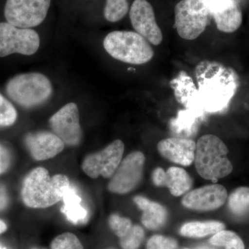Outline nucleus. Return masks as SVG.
<instances>
[{
  "label": "nucleus",
  "instance_id": "c85d7f7f",
  "mask_svg": "<svg viewBox=\"0 0 249 249\" xmlns=\"http://www.w3.org/2000/svg\"><path fill=\"white\" fill-rule=\"evenodd\" d=\"M8 201L9 199H8L6 189L4 186L0 183V211H2L7 206Z\"/></svg>",
  "mask_w": 249,
  "mask_h": 249
},
{
  "label": "nucleus",
  "instance_id": "cd10ccee",
  "mask_svg": "<svg viewBox=\"0 0 249 249\" xmlns=\"http://www.w3.org/2000/svg\"><path fill=\"white\" fill-rule=\"evenodd\" d=\"M11 165V155L9 150L0 144V175L6 173Z\"/></svg>",
  "mask_w": 249,
  "mask_h": 249
},
{
  "label": "nucleus",
  "instance_id": "6ab92c4d",
  "mask_svg": "<svg viewBox=\"0 0 249 249\" xmlns=\"http://www.w3.org/2000/svg\"><path fill=\"white\" fill-rule=\"evenodd\" d=\"M224 229V224L218 221L191 222L183 224L180 229V234L184 237L200 238L210 235H214Z\"/></svg>",
  "mask_w": 249,
  "mask_h": 249
},
{
  "label": "nucleus",
  "instance_id": "412c9836",
  "mask_svg": "<svg viewBox=\"0 0 249 249\" xmlns=\"http://www.w3.org/2000/svg\"><path fill=\"white\" fill-rule=\"evenodd\" d=\"M210 243L214 247H223L225 249H245V245L240 236L235 232L225 229L214 234L210 240Z\"/></svg>",
  "mask_w": 249,
  "mask_h": 249
},
{
  "label": "nucleus",
  "instance_id": "f03ea898",
  "mask_svg": "<svg viewBox=\"0 0 249 249\" xmlns=\"http://www.w3.org/2000/svg\"><path fill=\"white\" fill-rule=\"evenodd\" d=\"M229 150L219 137L206 134L196 142L195 165L201 178L215 181L232 173L233 167L228 159Z\"/></svg>",
  "mask_w": 249,
  "mask_h": 249
},
{
  "label": "nucleus",
  "instance_id": "f3484780",
  "mask_svg": "<svg viewBox=\"0 0 249 249\" xmlns=\"http://www.w3.org/2000/svg\"><path fill=\"white\" fill-rule=\"evenodd\" d=\"M133 200L142 211V222L144 227L150 230H158L165 225L168 214L163 205L141 196H134Z\"/></svg>",
  "mask_w": 249,
  "mask_h": 249
},
{
  "label": "nucleus",
  "instance_id": "4468645a",
  "mask_svg": "<svg viewBox=\"0 0 249 249\" xmlns=\"http://www.w3.org/2000/svg\"><path fill=\"white\" fill-rule=\"evenodd\" d=\"M161 157L176 164L189 166L196 157V142L193 139L172 137L163 139L157 144Z\"/></svg>",
  "mask_w": 249,
  "mask_h": 249
},
{
  "label": "nucleus",
  "instance_id": "2eb2a0df",
  "mask_svg": "<svg viewBox=\"0 0 249 249\" xmlns=\"http://www.w3.org/2000/svg\"><path fill=\"white\" fill-rule=\"evenodd\" d=\"M25 143L31 157L36 160L53 158L63 151L65 145L58 136L49 132L27 134Z\"/></svg>",
  "mask_w": 249,
  "mask_h": 249
},
{
  "label": "nucleus",
  "instance_id": "393cba45",
  "mask_svg": "<svg viewBox=\"0 0 249 249\" xmlns=\"http://www.w3.org/2000/svg\"><path fill=\"white\" fill-rule=\"evenodd\" d=\"M52 249H83L77 236L71 232H64L57 236L51 244Z\"/></svg>",
  "mask_w": 249,
  "mask_h": 249
},
{
  "label": "nucleus",
  "instance_id": "2f4dec72",
  "mask_svg": "<svg viewBox=\"0 0 249 249\" xmlns=\"http://www.w3.org/2000/svg\"><path fill=\"white\" fill-rule=\"evenodd\" d=\"M0 249H6L5 248V247H1V246H0Z\"/></svg>",
  "mask_w": 249,
  "mask_h": 249
},
{
  "label": "nucleus",
  "instance_id": "b1692460",
  "mask_svg": "<svg viewBox=\"0 0 249 249\" xmlns=\"http://www.w3.org/2000/svg\"><path fill=\"white\" fill-rule=\"evenodd\" d=\"M16 108L0 93V127H9L17 120Z\"/></svg>",
  "mask_w": 249,
  "mask_h": 249
},
{
  "label": "nucleus",
  "instance_id": "9b49d317",
  "mask_svg": "<svg viewBox=\"0 0 249 249\" xmlns=\"http://www.w3.org/2000/svg\"><path fill=\"white\" fill-rule=\"evenodd\" d=\"M129 18L136 32L138 33L150 44L160 45L163 35L156 21L152 5L147 0H135L129 11Z\"/></svg>",
  "mask_w": 249,
  "mask_h": 249
},
{
  "label": "nucleus",
  "instance_id": "7c9ffc66",
  "mask_svg": "<svg viewBox=\"0 0 249 249\" xmlns=\"http://www.w3.org/2000/svg\"><path fill=\"white\" fill-rule=\"evenodd\" d=\"M197 249H217L215 248H213V247H208V246H201V247H199Z\"/></svg>",
  "mask_w": 249,
  "mask_h": 249
},
{
  "label": "nucleus",
  "instance_id": "9d476101",
  "mask_svg": "<svg viewBox=\"0 0 249 249\" xmlns=\"http://www.w3.org/2000/svg\"><path fill=\"white\" fill-rule=\"evenodd\" d=\"M53 133L65 145L76 146L81 142L83 131L80 124V114L76 103H70L59 109L49 119Z\"/></svg>",
  "mask_w": 249,
  "mask_h": 249
},
{
  "label": "nucleus",
  "instance_id": "aec40b11",
  "mask_svg": "<svg viewBox=\"0 0 249 249\" xmlns=\"http://www.w3.org/2000/svg\"><path fill=\"white\" fill-rule=\"evenodd\" d=\"M228 206L232 213L242 216L249 212V188L240 187L228 198Z\"/></svg>",
  "mask_w": 249,
  "mask_h": 249
},
{
  "label": "nucleus",
  "instance_id": "f257e3e1",
  "mask_svg": "<svg viewBox=\"0 0 249 249\" xmlns=\"http://www.w3.org/2000/svg\"><path fill=\"white\" fill-rule=\"evenodd\" d=\"M71 186L69 178L64 175L51 177L42 167L31 170L24 179L22 199L31 209H46L62 200L65 192Z\"/></svg>",
  "mask_w": 249,
  "mask_h": 249
},
{
  "label": "nucleus",
  "instance_id": "bb28decb",
  "mask_svg": "<svg viewBox=\"0 0 249 249\" xmlns=\"http://www.w3.org/2000/svg\"><path fill=\"white\" fill-rule=\"evenodd\" d=\"M147 249H178V243L171 237L155 235L147 241Z\"/></svg>",
  "mask_w": 249,
  "mask_h": 249
},
{
  "label": "nucleus",
  "instance_id": "0eeeda50",
  "mask_svg": "<svg viewBox=\"0 0 249 249\" xmlns=\"http://www.w3.org/2000/svg\"><path fill=\"white\" fill-rule=\"evenodd\" d=\"M40 43L38 34L34 29L0 23V57L14 53L33 55L38 50Z\"/></svg>",
  "mask_w": 249,
  "mask_h": 249
},
{
  "label": "nucleus",
  "instance_id": "1a4fd4ad",
  "mask_svg": "<svg viewBox=\"0 0 249 249\" xmlns=\"http://www.w3.org/2000/svg\"><path fill=\"white\" fill-rule=\"evenodd\" d=\"M124 150L122 141H114L101 151L87 156L83 160L82 169L91 178L100 176L111 178L120 165Z\"/></svg>",
  "mask_w": 249,
  "mask_h": 249
},
{
  "label": "nucleus",
  "instance_id": "a878e982",
  "mask_svg": "<svg viewBox=\"0 0 249 249\" xmlns=\"http://www.w3.org/2000/svg\"><path fill=\"white\" fill-rule=\"evenodd\" d=\"M109 225L113 232L120 239L127 235L133 227L130 219L127 217H121L117 214H111L109 217Z\"/></svg>",
  "mask_w": 249,
  "mask_h": 249
},
{
  "label": "nucleus",
  "instance_id": "a211bd4d",
  "mask_svg": "<svg viewBox=\"0 0 249 249\" xmlns=\"http://www.w3.org/2000/svg\"><path fill=\"white\" fill-rule=\"evenodd\" d=\"M62 200V213L66 216L67 220L74 224H82L86 220L88 211L82 205V199L74 188L70 186L64 194Z\"/></svg>",
  "mask_w": 249,
  "mask_h": 249
},
{
  "label": "nucleus",
  "instance_id": "f8f14e48",
  "mask_svg": "<svg viewBox=\"0 0 249 249\" xmlns=\"http://www.w3.org/2000/svg\"><path fill=\"white\" fill-rule=\"evenodd\" d=\"M228 199L225 187L220 184H211L188 192L182 201L187 209L196 211H212L222 207Z\"/></svg>",
  "mask_w": 249,
  "mask_h": 249
},
{
  "label": "nucleus",
  "instance_id": "7ed1b4c3",
  "mask_svg": "<svg viewBox=\"0 0 249 249\" xmlns=\"http://www.w3.org/2000/svg\"><path fill=\"white\" fill-rule=\"evenodd\" d=\"M103 46L112 58L132 65H143L155 55L150 42L134 31H112L105 37Z\"/></svg>",
  "mask_w": 249,
  "mask_h": 249
},
{
  "label": "nucleus",
  "instance_id": "39448f33",
  "mask_svg": "<svg viewBox=\"0 0 249 249\" xmlns=\"http://www.w3.org/2000/svg\"><path fill=\"white\" fill-rule=\"evenodd\" d=\"M174 27L187 40H196L206 29L211 17L206 0H181L175 8Z\"/></svg>",
  "mask_w": 249,
  "mask_h": 249
},
{
  "label": "nucleus",
  "instance_id": "dca6fc26",
  "mask_svg": "<svg viewBox=\"0 0 249 249\" xmlns=\"http://www.w3.org/2000/svg\"><path fill=\"white\" fill-rule=\"evenodd\" d=\"M152 179L155 186L167 187L175 196L186 194L193 183L189 174L179 167H170L166 171L158 167L152 172Z\"/></svg>",
  "mask_w": 249,
  "mask_h": 249
},
{
  "label": "nucleus",
  "instance_id": "473e14b6",
  "mask_svg": "<svg viewBox=\"0 0 249 249\" xmlns=\"http://www.w3.org/2000/svg\"><path fill=\"white\" fill-rule=\"evenodd\" d=\"M40 249V248H34V249Z\"/></svg>",
  "mask_w": 249,
  "mask_h": 249
},
{
  "label": "nucleus",
  "instance_id": "ddd939ff",
  "mask_svg": "<svg viewBox=\"0 0 249 249\" xmlns=\"http://www.w3.org/2000/svg\"><path fill=\"white\" fill-rule=\"evenodd\" d=\"M210 16L214 18L218 30L233 33L242 23V11L235 0H206Z\"/></svg>",
  "mask_w": 249,
  "mask_h": 249
},
{
  "label": "nucleus",
  "instance_id": "4be33fe9",
  "mask_svg": "<svg viewBox=\"0 0 249 249\" xmlns=\"http://www.w3.org/2000/svg\"><path fill=\"white\" fill-rule=\"evenodd\" d=\"M128 11L127 0H106L104 16L108 22H119L127 15Z\"/></svg>",
  "mask_w": 249,
  "mask_h": 249
},
{
  "label": "nucleus",
  "instance_id": "423d86ee",
  "mask_svg": "<svg viewBox=\"0 0 249 249\" xmlns=\"http://www.w3.org/2000/svg\"><path fill=\"white\" fill-rule=\"evenodd\" d=\"M50 4L51 0H7L5 18L16 27L31 29L45 20Z\"/></svg>",
  "mask_w": 249,
  "mask_h": 249
},
{
  "label": "nucleus",
  "instance_id": "72a5a7b5",
  "mask_svg": "<svg viewBox=\"0 0 249 249\" xmlns=\"http://www.w3.org/2000/svg\"></svg>",
  "mask_w": 249,
  "mask_h": 249
},
{
  "label": "nucleus",
  "instance_id": "6e6552de",
  "mask_svg": "<svg viewBox=\"0 0 249 249\" xmlns=\"http://www.w3.org/2000/svg\"><path fill=\"white\" fill-rule=\"evenodd\" d=\"M145 157L140 151L129 154L121 160L108 184V190L113 193L124 195L134 191L142 182Z\"/></svg>",
  "mask_w": 249,
  "mask_h": 249
},
{
  "label": "nucleus",
  "instance_id": "5701e85b",
  "mask_svg": "<svg viewBox=\"0 0 249 249\" xmlns=\"http://www.w3.org/2000/svg\"><path fill=\"white\" fill-rule=\"evenodd\" d=\"M145 237V232L142 227L133 225L128 233L120 239L123 249H139Z\"/></svg>",
  "mask_w": 249,
  "mask_h": 249
},
{
  "label": "nucleus",
  "instance_id": "20e7f679",
  "mask_svg": "<svg viewBox=\"0 0 249 249\" xmlns=\"http://www.w3.org/2000/svg\"><path fill=\"white\" fill-rule=\"evenodd\" d=\"M6 91L9 98L19 106L32 108L47 102L53 89L47 77L34 72L11 78L6 85Z\"/></svg>",
  "mask_w": 249,
  "mask_h": 249
},
{
  "label": "nucleus",
  "instance_id": "c756f323",
  "mask_svg": "<svg viewBox=\"0 0 249 249\" xmlns=\"http://www.w3.org/2000/svg\"><path fill=\"white\" fill-rule=\"evenodd\" d=\"M6 229H7V226L5 224L4 221L1 220L0 219V235L2 234L3 232L6 231Z\"/></svg>",
  "mask_w": 249,
  "mask_h": 249
}]
</instances>
